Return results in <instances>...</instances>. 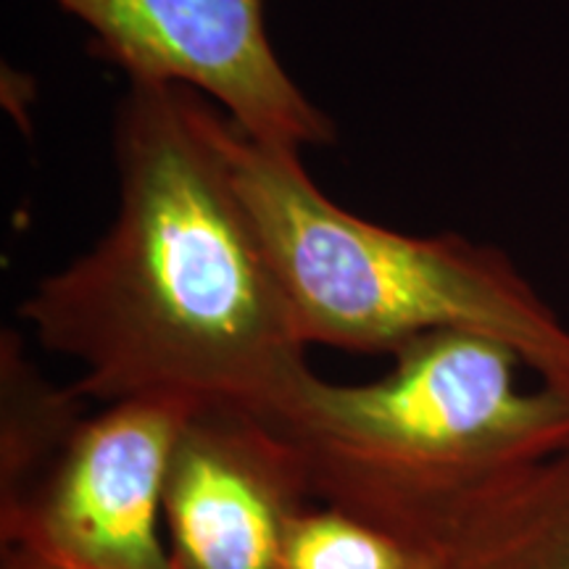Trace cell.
I'll list each match as a JSON object with an SVG mask.
<instances>
[{
  "mask_svg": "<svg viewBox=\"0 0 569 569\" xmlns=\"http://www.w3.org/2000/svg\"><path fill=\"white\" fill-rule=\"evenodd\" d=\"M209 113L182 84L130 82L113 119L117 217L19 306L46 351L80 365L84 401L184 396L274 415L315 372Z\"/></svg>",
  "mask_w": 569,
  "mask_h": 569,
  "instance_id": "1",
  "label": "cell"
},
{
  "mask_svg": "<svg viewBox=\"0 0 569 569\" xmlns=\"http://www.w3.org/2000/svg\"><path fill=\"white\" fill-rule=\"evenodd\" d=\"M390 356L369 382L311 372L267 415L296 446L315 501L436 538L490 490L569 451V393L522 388L525 361L501 340L440 330Z\"/></svg>",
  "mask_w": 569,
  "mask_h": 569,
  "instance_id": "2",
  "label": "cell"
},
{
  "mask_svg": "<svg viewBox=\"0 0 569 569\" xmlns=\"http://www.w3.org/2000/svg\"><path fill=\"white\" fill-rule=\"evenodd\" d=\"M209 130L306 346L390 356L427 332H478L569 393V327L501 248L369 222L322 193L301 151L253 140L217 106Z\"/></svg>",
  "mask_w": 569,
  "mask_h": 569,
  "instance_id": "3",
  "label": "cell"
},
{
  "mask_svg": "<svg viewBox=\"0 0 569 569\" xmlns=\"http://www.w3.org/2000/svg\"><path fill=\"white\" fill-rule=\"evenodd\" d=\"M203 401L134 396L88 415L11 515L0 549L59 569H174L163 496L177 440Z\"/></svg>",
  "mask_w": 569,
  "mask_h": 569,
  "instance_id": "4",
  "label": "cell"
},
{
  "mask_svg": "<svg viewBox=\"0 0 569 569\" xmlns=\"http://www.w3.org/2000/svg\"><path fill=\"white\" fill-rule=\"evenodd\" d=\"M82 21L90 51L130 82L182 84L211 98L253 140L322 148L338 138L277 59L264 0H51Z\"/></svg>",
  "mask_w": 569,
  "mask_h": 569,
  "instance_id": "5",
  "label": "cell"
},
{
  "mask_svg": "<svg viewBox=\"0 0 569 569\" xmlns=\"http://www.w3.org/2000/svg\"><path fill=\"white\" fill-rule=\"evenodd\" d=\"M315 501L282 427L238 403H201L163 496L174 569H280L293 519Z\"/></svg>",
  "mask_w": 569,
  "mask_h": 569,
  "instance_id": "6",
  "label": "cell"
},
{
  "mask_svg": "<svg viewBox=\"0 0 569 569\" xmlns=\"http://www.w3.org/2000/svg\"><path fill=\"white\" fill-rule=\"evenodd\" d=\"M440 569H569V451L472 503L443 532Z\"/></svg>",
  "mask_w": 569,
  "mask_h": 569,
  "instance_id": "7",
  "label": "cell"
},
{
  "mask_svg": "<svg viewBox=\"0 0 569 569\" xmlns=\"http://www.w3.org/2000/svg\"><path fill=\"white\" fill-rule=\"evenodd\" d=\"M71 386L56 382L30 356L17 330L0 336V517L24 501L59 459L88 411Z\"/></svg>",
  "mask_w": 569,
  "mask_h": 569,
  "instance_id": "8",
  "label": "cell"
},
{
  "mask_svg": "<svg viewBox=\"0 0 569 569\" xmlns=\"http://www.w3.org/2000/svg\"><path fill=\"white\" fill-rule=\"evenodd\" d=\"M443 536H411L332 503L293 519L280 569H440Z\"/></svg>",
  "mask_w": 569,
  "mask_h": 569,
  "instance_id": "9",
  "label": "cell"
},
{
  "mask_svg": "<svg viewBox=\"0 0 569 569\" xmlns=\"http://www.w3.org/2000/svg\"><path fill=\"white\" fill-rule=\"evenodd\" d=\"M0 569H59L32 553L19 549H0Z\"/></svg>",
  "mask_w": 569,
  "mask_h": 569,
  "instance_id": "10",
  "label": "cell"
}]
</instances>
